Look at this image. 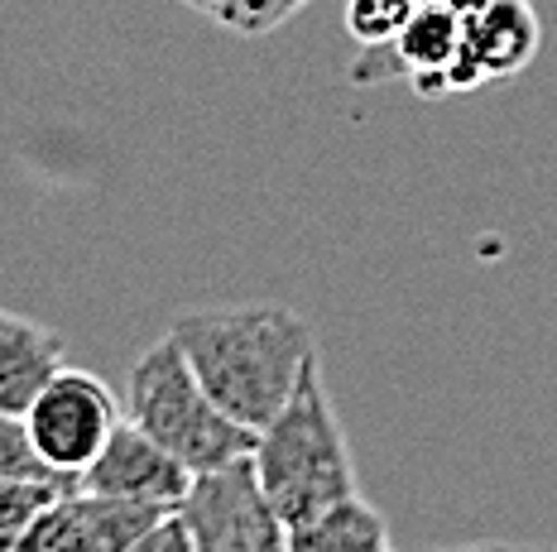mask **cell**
<instances>
[{
  "label": "cell",
  "mask_w": 557,
  "mask_h": 552,
  "mask_svg": "<svg viewBox=\"0 0 557 552\" xmlns=\"http://www.w3.org/2000/svg\"><path fill=\"white\" fill-rule=\"evenodd\" d=\"M125 418L135 428H145L164 452L178 456L193 476L255 452V432L240 428L236 418H226L212 404V394L193 375L188 355L178 351L173 337L154 341L131 365V379H125Z\"/></svg>",
  "instance_id": "obj_3"
},
{
  "label": "cell",
  "mask_w": 557,
  "mask_h": 552,
  "mask_svg": "<svg viewBox=\"0 0 557 552\" xmlns=\"http://www.w3.org/2000/svg\"><path fill=\"white\" fill-rule=\"evenodd\" d=\"M121 404L97 375L87 371H58L49 385L39 389V399L25 409V428L39 447V456L58 476L77 480L97 462V452L107 447V437L121 428Z\"/></svg>",
  "instance_id": "obj_5"
},
{
  "label": "cell",
  "mask_w": 557,
  "mask_h": 552,
  "mask_svg": "<svg viewBox=\"0 0 557 552\" xmlns=\"http://www.w3.org/2000/svg\"><path fill=\"white\" fill-rule=\"evenodd\" d=\"M288 552H389V524L366 494L288 524Z\"/></svg>",
  "instance_id": "obj_10"
},
{
  "label": "cell",
  "mask_w": 557,
  "mask_h": 552,
  "mask_svg": "<svg viewBox=\"0 0 557 552\" xmlns=\"http://www.w3.org/2000/svg\"><path fill=\"white\" fill-rule=\"evenodd\" d=\"M0 480H67L39 456L20 413H0Z\"/></svg>",
  "instance_id": "obj_13"
},
{
  "label": "cell",
  "mask_w": 557,
  "mask_h": 552,
  "mask_svg": "<svg viewBox=\"0 0 557 552\" xmlns=\"http://www.w3.org/2000/svg\"><path fill=\"white\" fill-rule=\"evenodd\" d=\"M423 5L428 0H346V29H351V39L361 43V49L366 43H385L404 29V20Z\"/></svg>",
  "instance_id": "obj_14"
},
{
  "label": "cell",
  "mask_w": 557,
  "mask_h": 552,
  "mask_svg": "<svg viewBox=\"0 0 557 552\" xmlns=\"http://www.w3.org/2000/svg\"><path fill=\"white\" fill-rule=\"evenodd\" d=\"M250 456H255V471H260V486L284 524H298L336 500L361 494L351 447H346L342 418L332 409L318 361L304 371L288 404L255 432Z\"/></svg>",
  "instance_id": "obj_2"
},
{
  "label": "cell",
  "mask_w": 557,
  "mask_h": 552,
  "mask_svg": "<svg viewBox=\"0 0 557 552\" xmlns=\"http://www.w3.org/2000/svg\"><path fill=\"white\" fill-rule=\"evenodd\" d=\"M197 10H207V15H216L222 25L240 29V34H264L270 25L288 15V10H298L304 0H193Z\"/></svg>",
  "instance_id": "obj_15"
},
{
  "label": "cell",
  "mask_w": 557,
  "mask_h": 552,
  "mask_svg": "<svg viewBox=\"0 0 557 552\" xmlns=\"http://www.w3.org/2000/svg\"><path fill=\"white\" fill-rule=\"evenodd\" d=\"M461 49V10L447 0H428L404 20V29L385 43H366V53L351 63V83H385L409 77L418 97H447V67Z\"/></svg>",
  "instance_id": "obj_7"
},
{
  "label": "cell",
  "mask_w": 557,
  "mask_h": 552,
  "mask_svg": "<svg viewBox=\"0 0 557 552\" xmlns=\"http://www.w3.org/2000/svg\"><path fill=\"white\" fill-rule=\"evenodd\" d=\"M447 5H457L461 15H467V10H471V5H481V0H447Z\"/></svg>",
  "instance_id": "obj_18"
},
{
  "label": "cell",
  "mask_w": 557,
  "mask_h": 552,
  "mask_svg": "<svg viewBox=\"0 0 557 552\" xmlns=\"http://www.w3.org/2000/svg\"><path fill=\"white\" fill-rule=\"evenodd\" d=\"M67 490H77V480H0V552H15L34 519Z\"/></svg>",
  "instance_id": "obj_12"
},
{
  "label": "cell",
  "mask_w": 557,
  "mask_h": 552,
  "mask_svg": "<svg viewBox=\"0 0 557 552\" xmlns=\"http://www.w3.org/2000/svg\"><path fill=\"white\" fill-rule=\"evenodd\" d=\"M169 337L188 355L212 404L250 432H260L288 404L304 371L318 361L312 322L284 303L188 313L173 322Z\"/></svg>",
  "instance_id": "obj_1"
},
{
  "label": "cell",
  "mask_w": 557,
  "mask_h": 552,
  "mask_svg": "<svg viewBox=\"0 0 557 552\" xmlns=\"http://www.w3.org/2000/svg\"><path fill=\"white\" fill-rule=\"evenodd\" d=\"M63 371V341L39 322L0 308V413H20Z\"/></svg>",
  "instance_id": "obj_9"
},
{
  "label": "cell",
  "mask_w": 557,
  "mask_h": 552,
  "mask_svg": "<svg viewBox=\"0 0 557 552\" xmlns=\"http://www.w3.org/2000/svg\"><path fill=\"white\" fill-rule=\"evenodd\" d=\"M178 519L188 524L197 552H288V524L264 494L250 452L197 471L178 500Z\"/></svg>",
  "instance_id": "obj_4"
},
{
  "label": "cell",
  "mask_w": 557,
  "mask_h": 552,
  "mask_svg": "<svg viewBox=\"0 0 557 552\" xmlns=\"http://www.w3.org/2000/svg\"><path fill=\"white\" fill-rule=\"evenodd\" d=\"M73 514L83 528L87 552H131L145 528L159 519V504H139V500H121V494H87L73 490Z\"/></svg>",
  "instance_id": "obj_11"
},
{
  "label": "cell",
  "mask_w": 557,
  "mask_h": 552,
  "mask_svg": "<svg viewBox=\"0 0 557 552\" xmlns=\"http://www.w3.org/2000/svg\"><path fill=\"white\" fill-rule=\"evenodd\" d=\"M183 5H193V0H183Z\"/></svg>",
  "instance_id": "obj_19"
},
{
  "label": "cell",
  "mask_w": 557,
  "mask_h": 552,
  "mask_svg": "<svg viewBox=\"0 0 557 552\" xmlns=\"http://www.w3.org/2000/svg\"><path fill=\"white\" fill-rule=\"evenodd\" d=\"M437 552H515L509 543H467V548H437Z\"/></svg>",
  "instance_id": "obj_17"
},
{
  "label": "cell",
  "mask_w": 557,
  "mask_h": 552,
  "mask_svg": "<svg viewBox=\"0 0 557 552\" xmlns=\"http://www.w3.org/2000/svg\"><path fill=\"white\" fill-rule=\"evenodd\" d=\"M131 552H197V543H193L188 524L178 519V510H169V514H159V519L145 528V538H139Z\"/></svg>",
  "instance_id": "obj_16"
},
{
  "label": "cell",
  "mask_w": 557,
  "mask_h": 552,
  "mask_svg": "<svg viewBox=\"0 0 557 552\" xmlns=\"http://www.w3.org/2000/svg\"><path fill=\"white\" fill-rule=\"evenodd\" d=\"M543 43L539 10L529 0H481L461 15V49L447 67V91H475L519 77Z\"/></svg>",
  "instance_id": "obj_6"
},
{
  "label": "cell",
  "mask_w": 557,
  "mask_h": 552,
  "mask_svg": "<svg viewBox=\"0 0 557 552\" xmlns=\"http://www.w3.org/2000/svg\"><path fill=\"white\" fill-rule=\"evenodd\" d=\"M515 552H519V548H515Z\"/></svg>",
  "instance_id": "obj_21"
},
{
  "label": "cell",
  "mask_w": 557,
  "mask_h": 552,
  "mask_svg": "<svg viewBox=\"0 0 557 552\" xmlns=\"http://www.w3.org/2000/svg\"><path fill=\"white\" fill-rule=\"evenodd\" d=\"M389 552H394V548H389Z\"/></svg>",
  "instance_id": "obj_20"
},
{
  "label": "cell",
  "mask_w": 557,
  "mask_h": 552,
  "mask_svg": "<svg viewBox=\"0 0 557 552\" xmlns=\"http://www.w3.org/2000/svg\"><path fill=\"white\" fill-rule=\"evenodd\" d=\"M188 486L193 471L173 452H164L145 428H135L131 418H121V428L107 437L97 462L77 476V490L87 494H121V500L159 504V510H178Z\"/></svg>",
  "instance_id": "obj_8"
}]
</instances>
